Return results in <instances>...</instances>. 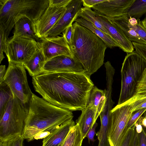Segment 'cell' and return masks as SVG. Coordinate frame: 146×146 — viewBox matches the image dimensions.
Segmentation results:
<instances>
[{
    "label": "cell",
    "mask_w": 146,
    "mask_h": 146,
    "mask_svg": "<svg viewBox=\"0 0 146 146\" xmlns=\"http://www.w3.org/2000/svg\"><path fill=\"white\" fill-rule=\"evenodd\" d=\"M146 111V108H145L132 112L127 123V127L128 130L135 124L139 119Z\"/></svg>",
    "instance_id": "30"
},
{
    "label": "cell",
    "mask_w": 146,
    "mask_h": 146,
    "mask_svg": "<svg viewBox=\"0 0 146 146\" xmlns=\"http://www.w3.org/2000/svg\"><path fill=\"white\" fill-rule=\"evenodd\" d=\"M146 68V60L135 51L127 53L121 70V87L117 103H125L134 95L138 82Z\"/></svg>",
    "instance_id": "6"
},
{
    "label": "cell",
    "mask_w": 146,
    "mask_h": 146,
    "mask_svg": "<svg viewBox=\"0 0 146 146\" xmlns=\"http://www.w3.org/2000/svg\"><path fill=\"white\" fill-rule=\"evenodd\" d=\"M34 23L28 17H21L15 23L13 37L33 39L38 42L40 41L41 40L36 35Z\"/></svg>",
    "instance_id": "16"
},
{
    "label": "cell",
    "mask_w": 146,
    "mask_h": 146,
    "mask_svg": "<svg viewBox=\"0 0 146 146\" xmlns=\"http://www.w3.org/2000/svg\"><path fill=\"white\" fill-rule=\"evenodd\" d=\"M105 0H82L84 7L92 8L94 6L104 1Z\"/></svg>",
    "instance_id": "41"
},
{
    "label": "cell",
    "mask_w": 146,
    "mask_h": 146,
    "mask_svg": "<svg viewBox=\"0 0 146 146\" xmlns=\"http://www.w3.org/2000/svg\"><path fill=\"white\" fill-rule=\"evenodd\" d=\"M13 94L9 86L5 82L0 83V116L3 113Z\"/></svg>",
    "instance_id": "27"
},
{
    "label": "cell",
    "mask_w": 146,
    "mask_h": 146,
    "mask_svg": "<svg viewBox=\"0 0 146 146\" xmlns=\"http://www.w3.org/2000/svg\"><path fill=\"white\" fill-rule=\"evenodd\" d=\"M104 90L98 89L94 86L90 92L87 105L95 110L98 117L102 111L106 101Z\"/></svg>",
    "instance_id": "21"
},
{
    "label": "cell",
    "mask_w": 146,
    "mask_h": 146,
    "mask_svg": "<svg viewBox=\"0 0 146 146\" xmlns=\"http://www.w3.org/2000/svg\"><path fill=\"white\" fill-rule=\"evenodd\" d=\"M39 42L46 62L52 58L61 55L74 57L69 45L63 36L45 37Z\"/></svg>",
    "instance_id": "12"
},
{
    "label": "cell",
    "mask_w": 146,
    "mask_h": 146,
    "mask_svg": "<svg viewBox=\"0 0 146 146\" xmlns=\"http://www.w3.org/2000/svg\"><path fill=\"white\" fill-rule=\"evenodd\" d=\"M66 10V7H57L48 5L39 19L34 23L37 37L41 40L57 22Z\"/></svg>",
    "instance_id": "11"
},
{
    "label": "cell",
    "mask_w": 146,
    "mask_h": 146,
    "mask_svg": "<svg viewBox=\"0 0 146 146\" xmlns=\"http://www.w3.org/2000/svg\"><path fill=\"white\" fill-rule=\"evenodd\" d=\"M72 111L52 104L33 94L22 137L28 141L38 133L72 119Z\"/></svg>",
    "instance_id": "3"
},
{
    "label": "cell",
    "mask_w": 146,
    "mask_h": 146,
    "mask_svg": "<svg viewBox=\"0 0 146 146\" xmlns=\"http://www.w3.org/2000/svg\"><path fill=\"white\" fill-rule=\"evenodd\" d=\"M97 126L98 123L96 122L92 127L88 131L86 135V137L88 138L89 143H90V141L94 142L95 141L94 137L95 134L96 133V128Z\"/></svg>",
    "instance_id": "40"
},
{
    "label": "cell",
    "mask_w": 146,
    "mask_h": 146,
    "mask_svg": "<svg viewBox=\"0 0 146 146\" xmlns=\"http://www.w3.org/2000/svg\"><path fill=\"white\" fill-rule=\"evenodd\" d=\"M135 0H105L92 8L106 17L113 18L127 14V11Z\"/></svg>",
    "instance_id": "14"
},
{
    "label": "cell",
    "mask_w": 146,
    "mask_h": 146,
    "mask_svg": "<svg viewBox=\"0 0 146 146\" xmlns=\"http://www.w3.org/2000/svg\"><path fill=\"white\" fill-rule=\"evenodd\" d=\"M72 25L71 24L63 32V36L69 45L71 44L72 41L73 33Z\"/></svg>",
    "instance_id": "37"
},
{
    "label": "cell",
    "mask_w": 146,
    "mask_h": 146,
    "mask_svg": "<svg viewBox=\"0 0 146 146\" xmlns=\"http://www.w3.org/2000/svg\"><path fill=\"white\" fill-rule=\"evenodd\" d=\"M136 123L146 127V118H143V117H141Z\"/></svg>",
    "instance_id": "44"
},
{
    "label": "cell",
    "mask_w": 146,
    "mask_h": 146,
    "mask_svg": "<svg viewBox=\"0 0 146 146\" xmlns=\"http://www.w3.org/2000/svg\"><path fill=\"white\" fill-rule=\"evenodd\" d=\"M61 125H57L51 127L38 133L34 136L33 140L43 139L56 131Z\"/></svg>",
    "instance_id": "32"
},
{
    "label": "cell",
    "mask_w": 146,
    "mask_h": 146,
    "mask_svg": "<svg viewBox=\"0 0 146 146\" xmlns=\"http://www.w3.org/2000/svg\"><path fill=\"white\" fill-rule=\"evenodd\" d=\"M135 131V125L129 129L121 146H131Z\"/></svg>",
    "instance_id": "33"
},
{
    "label": "cell",
    "mask_w": 146,
    "mask_h": 146,
    "mask_svg": "<svg viewBox=\"0 0 146 146\" xmlns=\"http://www.w3.org/2000/svg\"><path fill=\"white\" fill-rule=\"evenodd\" d=\"M49 1L0 0V25L7 37L21 17H27L35 23L48 7Z\"/></svg>",
    "instance_id": "4"
},
{
    "label": "cell",
    "mask_w": 146,
    "mask_h": 146,
    "mask_svg": "<svg viewBox=\"0 0 146 146\" xmlns=\"http://www.w3.org/2000/svg\"><path fill=\"white\" fill-rule=\"evenodd\" d=\"M130 103L131 104L132 112L146 108V98L136 100Z\"/></svg>",
    "instance_id": "34"
},
{
    "label": "cell",
    "mask_w": 146,
    "mask_h": 146,
    "mask_svg": "<svg viewBox=\"0 0 146 146\" xmlns=\"http://www.w3.org/2000/svg\"><path fill=\"white\" fill-rule=\"evenodd\" d=\"M71 0H49V5L57 7H66Z\"/></svg>",
    "instance_id": "38"
},
{
    "label": "cell",
    "mask_w": 146,
    "mask_h": 146,
    "mask_svg": "<svg viewBox=\"0 0 146 146\" xmlns=\"http://www.w3.org/2000/svg\"><path fill=\"white\" fill-rule=\"evenodd\" d=\"M101 126L96 133L99 140L98 146H111L108 140L110 118L100 117Z\"/></svg>",
    "instance_id": "25"
},
{
    "label": "cell",
    "mask_w": 146,
    "mask_h": 146,
    "mask_svg": "<svg viewBox=\"0 0 146 146\" xmlns=\"http://www.w3.org/2000/svg\"><path fill=\"white\" fill-rule=\"evenodd\" d=\"M72 25V41L69 46L74 56L82 64L84 73L90 76L104 64L107 47L89 29L76 22Z\"/></svg>",
    "instance_id": "2"
},
{
    "label": "cell",
    "mask_w": 146,
    "mask_h": 146,
    "mask_svg": "<svg viewBox=\"0 0 146 146\" xmlns=\"http://www.w3.org/2000/svg\"><path fill=\"white\" fill-rule=\"evenodd\" d=\"M131 104L117 105L110 114L108 140L111 146H121L128 132L127 123L132 113Z\"/></svg>",
    "instance_id": "8"
},
{
    "label": "cell",
    "mask_w": 146,
    "mask_h": 146,
    "mask_svg": "<svg viewBox=\"0 0 146 146\" xmlns=\"http://www.w3.org/2000/svg\"><path fill=\"white\" fill-rule=\"evenodd\" d=\"M145 98H146V68L138 82L134 95L131 99L126 102L131 103L136 100Z\"/></svg>",
    "instance_id": "28"
},
{
    "label": "cell",
    "mask_w": 146,
    "mask_h": 146,
    "mask_svg": "<svg viewBox=\"0 0 146 146\" xmlns=\"http://www.w3.org/2000/svg\"><path fill=\"white\" fill-rule=\"evenodd\" d=\"M144 113V116L143 117V118H146V111Z\"/></svg>",
    "instance_id": "48"
},
{
    "label": "cell",
    "mask_w": 146,
    "mask_h": 146,
    "mask_svg": "<svg viewBox=\"0 0 146 146\" xmlns=\"http://www.w3.org/2000/svg\"><path fill=\"white\" fill-rule=\"evenodd\" d=\"M135 130L136 132L139 133L141 132L143 129L142 125L141 124H139L136 123L135 124Z\"/></svg>",
    "instance_id": "45"
},
{
    "label": "cell",
    "mask_w": 146,
    "mask_h": 146,
    "mask_svg": "<svg viewBox=\"0 0 146 146\" xmlns=\"http://www.w3.org/2000/svg\"><path fill=\"white\" fill-rule=\"evenodd\" d=\"M25 69L23 64L9 62L2 82L5 83L13 94L29 109L33 93L29 85Z\"/></svg>",
    "instance_id": "7"
},
{
    "label": "cell",
    "mask_w": 146,
    "mask_h": 146,
    "mask_svg": "<svg viewBox=\"0 0 146 146\" xmlns=\"http://www.w3.org/2000/svg\"><path fill=\"white\" fill-rule=\"evenodd\" d=\"M146 15V0H135L129 9L127 15L136 19Z\"/></svg>",
    "instance_id": "26"
},
{
    "label": "cell",
    "mask_w": 146,
    "mask_h": 146,
    "mask_svg": "<svg viewBox=\"0 0 146 146\" xmlns=\"http://www.w3.org/2000/svg\"><path fill=\"white\" fill-rule=\"evenodd\" d=\"M40 48L39 42L35 40L12 37L8 40L5 54L8 62L23 64Z\"/></svg>",
    "instance_id": "9"
},
{
    "label": "cell",
    "mask_w": 146,
    "mask_h": 146,
    "mask_svg": "<svg viewBox=\"0 0 146 146\" xmlns=\"http://www.w3.org/2000/svg\"><path fill=\"white\" fill-rule=\"evenodd\" d=\"M98 117L96 111L89 105L82 111L81 114L76 120V123L79 125L83 139Z\"/></svg>",
    "instance_id": "19"
},
{
    "label": "cell",
    "mask_w": 146,
    "mask_h": 146,
    "mask_svg": "<svg viewBox=\"0 0 146 146\" xmlns=\"http://www.w3.org/2000/svg\"><path fill=\"white\" fill-rule=\"evenodd\" d=\"M75 125L72 119L63 123L55 132L43 139L42 146H58Z\"/></svg>",
    "instance_id": "17"
},
{
    "label": "cell",
    "mask_w": 146,
    "mask_h": 146,
    "mask_svg": "<svg viewBox=\"0 0 146 146\" xmlns=\"http://www.w3.org/2000/svg\"><path fill=\"white\" fill-rule=\"evenodd\" d=\"M74 21L91 31L103 41L107 47L112 48L118 47V45L108 34L102 31L90 22L81 17L77 18Z\"/></svg>",
    "instance_id": "22"
},
{
    "label": "cell",
    "mask_w": 146,
    "mask_h": 146,
    "mask_svg": "<svg viewBox=\"0 0 146 146\" xmlns=\"http://www.w3.org/2000/svg\"><path fill=\"white\" fill-rule=\"evenodd\" d=\"M138 133L135 130L131 146H138Z\"/></svg>",
    "instance_id": "43"
},
{
    "label": "cell",
    "mask_w": 146,
    "mask_h": 146,
    "mask_svg": "<svg viewBox=\"0 0 146 146\" xmlns=\"http://www.w3.org/2000/svg\"><path fill=\"white\" fill-rule=\"evenodd\" d=\"M141 22L143 26L146 29V16Z\"/></svg>",
    "instance_id": "47"
},
{
    "label": "cell",
    "mask_w": 146,
    "mask_h": 146,
    "mask_svg": "<svg viewBox=\"0 0 146 146\" xmlns=\"http://www.w3.org/2000/svg\"><path fill=\"white\" fill-rule=\"evenodd\" d=\"M64 72H84L82 64L74 56L61 55L46 61L41 74Z\"/></svg>",
    "instance_id": "10"
},
{
    "label": "cell",
    "mask_w": 146,
    "mask_h": 146,
    "mask_svg": "<svg viewBox=\"0 0 146 146\" xmlns=\"http://www.w3.org/2000/svg\"><path fill=\"white\" fill-rule=\"evenodd\" d=\"M108 18L113 24L123 32L132 42L146 44V42L129 26V18L127 14L115 18Z\"/></svg>",
    "instance_id": "18"
},
{
    "label": "cell",
    "mask_w": 146,
    "mask_h": 146,
    "mask_svg": "<svg viewBox=\"0 0 146 146\" xmlns=\"http://www.w3.org/2000/svg\"><path fill=\"white\" fill-rule=\"evenodd\" d=\"M83 139L79 125L76 123L70 131L61 146H81Z\"/></svg>",
    "instance_id": "23"
},
{
    "label": "cell",
    "mask_w": 146,
    "mask_h": 146,
    "mask_svg": "<svg viewBox=\"0 0 146 146\" xmlns=\"http://www.w3.org/2000/svg\"><path fill=\"white\" fill-rule=\"evenodd\" d=\"M63 143V142H62ZM62 143L61 144H60L58 146H61V145H62Z\"/></svg>",
    "instance_id": "49"
},
{
    "label": "cell",
    "mask_w": 146,
    "mask_h": 146,
    "mask_svg": "<svg viewBox=\"0 0 146 146\" xmlns=\"http://www.w3.org/2000/svg\"><path fill=\"white\" fill-rule=\"evenodd\" d=\"M32 83L45 100L71 111L86 107L94 86L86 73L74 72L41 74L32 77Z\"/></svg>",
    "instance_id": "1"
},
{
    "label": "cell",
    "mask_w": 146,
    "mask_h": 146,
    "mask_svg": "<svg viewBox=\"0 0 146 146\" xmlns=\"http://www.w3.org/2000/svg\"><path fill=\"white\" fill-rule=\"evenodd\" d=\"M6 72L5 66L1 65L0 66V83L2 82Z\"/></svg>",
    "instance_id": "42"
},
{
    "label": "cell",
    "mask_w": 146,
    "mask_h": 146,
    "mask_svg": "<svg viewBox=\"0 0 146 146\" xmlns=\"http://www.w3.org/2000/svg\"><path fill=\"white\" fill-rule=\"evenodd\" d=\"M24 139L21 136H15L8 140L7 146H23Z\"/></svg>",
    "instance_id": "36"
},
{
    "label": "cell",
    "mask_w": 146,
    "mask_h": 146,
    "mask_svg": "<svg viewBox=\"0 0 146 146\" xmlns=\"http://www.w3.org/2000/svg\"><path fill=\"white\" fill-rule=\"evenodd\" d=\"M95 11L97 17L105 28L108 34L117 43L118 47L127 53L133 52L134 48L132 42L123 32L113 24L108 17Z\"/></svg>",
    "instance_id": "15"
},
{
    "label": "cell",
    "mask_w": 146,
    "mask_h": 146,
    "mask_svg": "<svg viewBox=\"0 0 146 146\" xmlns=\"http://www.w3.org/2000/svg\"><path fill=\"white\" fill-rule=\"evenodd\" d=\"M90 22L103 32L108 34L106 30L102 24L99 21L94 11L91 8L84 7H82L76 15Z\"/></svg>",
    "instance_id": "24"
},
{
    "label": "cell",
    "mask_w": 146,
    "mask_h": 146,
    "mask_svg": "<svg viewBox=\"0 0 146 146\" xmlns=\"http://www.w3.org/2000/svg\"><path fill=\"white\" fill-rule=\"evenodd\" d=\"M82 5V0H71L66 6L65 12L47 34L46 37H56L72 24L77 18V15Z\"/></svg>",
    "instance_id": "13"
},
{
    "label": "cell",
    "mask_w": 146,
    "mask_h": 146,
    "mask_svg": "<svg viewBox=\"0 0 146 146\" xmlns=\"http://www.w3.org/2000/svg\"><path fill=\"white\" fill-rule=\"evenodd\" d=\"M0 63L5 58L3 52L6 54L7 52L8 38L2 26L0 25Z\"/></svg>",
    "instance_id": "29"
},
{
    "label": "cell",
    "mask_w": 146,
    "mask_h": 146,
    "mask_svg": "<svg viewBox=\"0 0 146 146\" xmlns=\"http://www.w3.org/2000/svg\"><path fill=\"white\" fill-rule=\"evenodd\" d=\"M135 51L146 60V44L132 42Z\"/></svg>",
    "instance_id": "35"
},
{
    "label": "cell",
    "mask_w": 146,
    "mask_h": 146,
    "mask_svg": "<svg viewBox=\"0 0 146 146\" xmlns=\"http://www.w3.org/2000/svg\"><path fill=\"white\" fill-rule=\"evenodd\" d=\"M29 109L13 94L0 116V140L7 141L16 136H22Z\"/></svg>",
    "instance_id": "5"
},
{
    "label": "cell",
    "mask_w": 146,
    "mask_h": 146,
    "mask_svg": "<svg viewBox=\"0 0 146 146\" xmlns=\"http://www.w3.org/2000/svg\"><path fill=\"white\" fill-rule=\"evenodd\" d=\"M138 146H146V130L143 128L142 131L138 133Z\"/></svg>",
    "instance_id": "39"
},
{
    "label": "cell",
    "mask_w": 146,
    "mask_h": 146,
    "mask_svg": "<svg viewBox=\"0 0 146 146\" xmlns=\"http://www.w3.org/2000/svg\"><path fill=\"white\" fill-rule=\"evenodd\" d=\"M138 22L134 26L131 25L129 23L130 27L133 29L138 34L139 37L146 42V29L143 26L141 21L137 19Z\"/></svg>",
    "instance_id": "31"
},
{
    "label": "cell",
    "mask_w": 146,
    "mask_h": 146,
    "mask_svg": "<svg viewBox=\"0 0 146 146\" xmlns=\"http://www.w3.org/2000/svg\"><path fill=\"white\" fill-rule=\"evenodd\" d=\"M46 61L41 48H39L31 59L23 64L25 69L32 77L42 73Z\"/></svg>",
    "instance_id": "20"
},
{
    "label": "cell",
    "mask_w": 146,
    "mask_h": 146,
    "mask_svg": "<svg viewBox=\"0 0 146 146\" xmlns=\"http://www.w3.org/2000/svg\"><path fill=\"white\" fill-rule=\"evenodd\" d=\"M8 140L5 141L0 140V146H7Z\"/></svg>",
    "instance_id": "46"
}]
</instances>
